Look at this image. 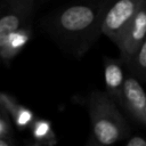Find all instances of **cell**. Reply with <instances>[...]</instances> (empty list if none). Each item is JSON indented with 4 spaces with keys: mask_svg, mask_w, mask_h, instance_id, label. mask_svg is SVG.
Returning <instances> with one entry per match:
<instances>
[{
    "mask_svg": "<svg viewBox=\"0 0 146 146\" xmlns=\"http://www.w3.org/2000/svg\"><path fill=\"white\" fill-rule=\"evenodd\" d=\"M112 0H75L49 13L42 30L73 58L83 57L98 40L104 14Z\"/></svg>",
    "mask_w": 146,
    "mask_h": 146,
    "instance_id": "cell-1",
    "label": "cell"
},
{
    "mask_svg": "<svg viewBox=\"0 0 146 146\" xmlns=\"http://www.w3.org/2000/svg\"><path fill=\"white\" fill-rule=\"evenodd\" d=\"M90 117L88 145L106 146L130 136V127L119 105L105 91L94 90L86 99Z\"/></svg>",
    "mask_w": 146,
    "mask_h": 146,
    "instance_id": "cell-2",
    "label": "cell"
},
{
    "mask_svg": "<svg viewBox=\"0 0 146 146\" xmlns=\"http://www.w3.org/2000/svg\"><path fill=\"white\" fill-rule=\"evenodd\" d=\"M144 5H146V0H112L102 21V34L115 42Z\"/></svg>",
    "mask_w": 146,
    "mask_h": 146,
    "instance_id": "cell-3",
    "label": "cell"
},
{
    "mask_svg": "<svg viewBox=\"0 0 146 146\" xmlns=\"http://www.w3.org/2000/svg\"><path fill=\"white\" fill-rule=\"evenodd\" d=\"M117 105L135 124L141 128L146 125V95L141 82L137 78L132 75L124 78Z\"/></svg>",
    "mask_w": 146,
    "mask_h": 146,
    "instance_id": "cell-4",
    "label": "cell"
},
{
    "mask_svg": "<svg viewBox=\"0 0 146 146\" xmlns=\"http://www.w3.org/2000/svg\"><path fill=\"white\" fill-rule=\"evenodd\" d=\"M36 5L38 0L0 1V44L10 32L32 21Z\"/></svg>",
    "mask_w": 146,
    "mask_h": 146,
    "instance_id": "cell-5",
    "label": "cell"
},
{
    "mask_svg": "<svg viewBox=\"0 0 146 146\" xmlns=\"http://www.w3.org/2000/svg\"><path fill=\"white\" fill-rule=\"evenodd\" d=\"M146 34V5L140 7L127 27L114 42L119 49V59L124 63L145 41Z\"/></svg>",
    "mask_w": 146,
    "mask_h": 146,
    "instance_id": "cell-6",
    "label": "cell"
},
{
    "mask_svg": "<svg viewBox=\"0 0 146 146\" xmlns=\"http://www.w3.org/2000/svg\"><path fill=\"white\" fill-rule=\"evenodd\" d=\"M33 34L31 22L10 32L0 44V63L9 64L30 42Z\"/></svg>",
    "mask_w": 146,
    "mask_h": 146,
    "instance_id": "cell-7",
    "label": "cell"
},
{
    "mask_svg": "<svg viewBox=\"0 0 146 146\" xmlns=\"http://www.w3.org/2000/svg\"><path fill=\"white\" fill-rule=\"evenodd\" d=\"M0 105L10 119L11 123L18 130L29 129L30 124L35 117L31 108L22 105L14 96L9 95L8 92L0 91Z\"/></svg>",
    "mask_w": 146,
    "mask_h": 146,
    "instance_id": "cell-8",
    "label": "cell"
},
{
    "mask_svg": "<svg viewBox=\"0 0 146 146\" xmlns=\"http://www.w3.org/2000/svg\"><path fill=\"white\" fill-rule=\"evenodd\" d=\"M123 63L119 58L104 57V79H105V92L112 97L115 103H119L123 82Z\"/></svg>",
    "mask_w": 146,
    "mask_h": 146,
    "instance_id": "cell-9",
    "label": "cell"
},
{
    "mask_svg": "<svg viewBox=\"0 0 146 146\" xmlns=\"http://www.w3.org/2000/svg\"><path fill=\"white\" fill-rule=\"evenodd\" d=\"M29 129L35 145L54 146L57 144V137L49 120L43 117H34Z\"/></svg>",
    "mask_w": 146,
    "mask_h": 146,
    "instance_id": "cell-10",
    "label": "cell"
},
{
    "mask_svg": "<svg viewBox=\"0 0 146 146\" xmlns=\"http://www.w3.org/2000/svg\"><path fill=\"white\" fill-rule=\"evenodd\" d=\"M124 66L130 72V75L137 78L140 82L146 79V41H144L139 48L129 57L124 63Z\"/></svg>",
    "mask_w": 146,
    "mask_h": 146,
    "instance_id": "cell-11",
    "label": "cell"
},
{
    "mask_svg": "<svg viewBox=\"0 0 146 146\" xmlns=\"http://www.w3.org/2000/svg\"><path fill=\"white\" fill-rule=\"evenodd\" d=\"M13 131V123L9 117H2L0 119V136L5 135H11Z\"/></svg>",
    "mask_w": 146,
    "mask_h": 146,
    "instance_id": "cell-12",
    "label": "cell"
},
{
    "mask_svg": "<svg viewBox=\"0 0 146 146\" xmlns=\"http://www.w3.org/2000/svg\"><path fill=\"white\" fill-rule=\"evenodd\" d=\"M127 146H146V140L143 136L136 135V136H131L127 141H125Z\"/></svg>",
    "mask_w": 146,
    "mask_h": 146,
    "instance_id": "cell-13",
    "label": "cell"
},
{
    "mask_svg": "<svg viewBox=\"0 0 146 146\" xmlns=\"http://www.w3.org/2000/svg\"><path fill=\"white\" fill-rule=\"evenodd\" d=\"M15 140L11 135H5L0 136V146H14Z\"/></svg>",
    "mask_w": 146,
    "mask_h": 146,
    "instance_id": "cell-14",
    "label": "cell"
},
{
    "mask_svg": "<svg viewBox=\"0 0 146 146\" xmlns=\"http://www.w3.org/2000/svg\"><path fill=\"white\" fill-rule=\"evenodd\" d=\"M2 117H8V115L6 114V112L2 110V107L0 105V119H2Z\"/></svg>",
    "mask_w": 146,
    "mask_h": 146,
    "instance_id": "cell-15",
    "label": "cell"
},
{
    "mask_svg": "<svg viewBox=\"0 0 146 146\" xmlns=\"http://www.w3.org/2000/svg\"><path fill=\"white\" fill-rule=\"evenodd\" d=\"M50 1H54V0H38V2H42V3H46V2H50Z\"/></svg>",
    "mask_w": 146,
    "mask_h": 146,
    "instance_id": "cell-16",
    "label": "cell"
}]
</instances>
